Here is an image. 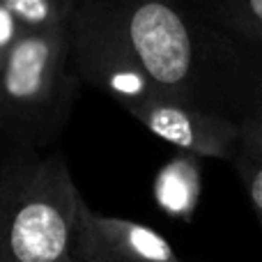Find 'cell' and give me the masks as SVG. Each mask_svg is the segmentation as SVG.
Segmentation results:
<instances>
[{"mask_svg": "<svg viewBox=\"0 0 262 262\" xmlns=\"http://www.w3.org/2000/svg\"><path fill=\"white\" fill-rule=\"evenodd\" d=\"M69 30L131 62L159 95L239 120L262 97V53L177 0H81Z\"/></svg>", "mask_w": 262, "mask_h": 262, "instance_id": "6da1fadb", "label": "cell"}, {"mask_svg": "<svg viewBox=\"0 0 262 262\" xmlns=\"http://www.w3.org/2000/svg\"><path fill=\"white\" fill-rule=\"evenodd\" d=\"M81 200L60 152L12 147L0 157V262H81Z\"/></svg>", "mask_w": 262, "mask_h": 262, "instance_id": "7a4b0ae2", "label": "cell"}, {"mask_svg": "<svg viewBox=\"0 0 262 262\" xmlns=\"http://www.w3.org/2000/svg\"><path fill=\"white\" fill-rule=\"evenodd\" d=\"M69 23L26 30L0 62V140L9 147L51 149L67 127L81 83Z\"/></svg>", "mask_w": 262, "mask_h": 262, "instance_id": "3957f363", "label": "cell"}, {"mask_svg": "<svg viewBox=\"0 0 262 262\" xmlns=\"http://www.w3.org/2000/svg\"><path fill=\"white\" fill-rule=\"evenodd\" d=\"M124 111L180 152L230 163L239 154V124L216 111L168 95L145 97L129 104Z\"/></svg>", "mask_w": 262, "mask_h": 262, "instance_id": "277c9868", "label": "cell"}, {"mask_svg": "<svg viewBox=\"0 0 262 262\" xmlns=\"http://www.w3.org/2000/svg\"><path fill=\"white\" fill-rule=\"evenodd\" d=\"M81 262H184L170 242L145 223L99 214L81 200L78 207Z\"/></svg>", "mask_w": 262, "mask_h": 262, "instance_id": "5b68a950", "label": "cell"}, {"mask_svg": "<svg viewBox=\"0 0 262 262\" xmlns=\"http://www.w3.org/2000/svg\"><path fill=\"white\" fill-rule=\"evenodd\" d=\"M203 191V166L200 157L180 152L154 177V200L177 221H191L200 203Z\"/></svg>", "mask_w": 262, "mask_h": 262, "instance_id": "8992f818", "label": "cell"}, {"mask_svg": "<svg viewBox=\"0 0 262 262\" xmlns=\"http://www.w3.org/2000/svg\"><path fill=\"white\" fill-rule=\"evenodd\" d=\"M209 21L228 35L262 46V0H200Z\"/></svg>", "mask_w": 262, "mask_h": 262, "instance_id": "52a82bcc", "label": "cell"}, {"mask_svg": "<svg viewBox=\"0 0 262 262\" xmlns=\"http://www.w3.org/2000/svg\"><path fill=\"white\" fill-rule=\"evenodd\" d=\"M26 30L69 23L81 0H0Z\"/></svg>", "mask_w": 262, "mask_h": 262, "instance_id": "ba28073f", "label": "cell"}, {"mask_svg": "<svg viewBox=\"0 0 262 262\" xmlns=\"http://www.w3.org/2000/svg\"><path fill=\"white\" fill-rule=\"evenodd\" d=\"M237 124H239V154L262 161V97L246 106Z\"/></svg>", "mask_w": 262, "mask_h": 262, "instance_id": "9c48e42d", "label": "cell"}, {"mask_svg": "<svg viewBox=\"0 0 262 262\" xmlns=\"http://www.w3.org/2000/svg\"><path fill=\"white\" fill-rule=\"evenodd\" d=\"M232 166H235L237 175H239L242 184H244V191L249 195V203L253 207V214L262 230V161H255V159L246 157V154H237Z\"/></svg>", "mask_w": 262, "mask_h": 262, "instance_id": "30bf717a", "label": "cell"}, {"mask_svg": "<svg viewBox=\"0 0 262 262\" xmlns=\"http://www.w3.org/2000/svg\"><path fill=\"white\" fill-rule=\"evenodd\" d=\"M23 32H26V28H23L21 23L16 21V16L0 3V62L5 60V55L9 53V49L16 44L18 37H21Z\"/></svg>", "mask_w": 262, "mask_h": 262, "instance_id": "8fae6325", "label": "cell"}, {"mask_svg": "<svg viewBox=\"0 0 262 262\" xmlns=\"http://www.w3.org/2000/svg\"><path fill=\"white\" fill-rule=\"evenodd\" d=\"M9 149H12V147H9L7 143H3V140H0V157H5V154H7Z\"/></svg>", "mask_w": 262, "mask_h": 262, "instance_id": "7c38bea8", "label": "cell"}, {"mask_svg": "<svg viewBox=\"0 0 262 262\" xmlns=\"http://www.w3.org/2000/svg\"><path fill=\"white\" fill-rule=\"evenodd\" d=\"M258 49H260V53H262V46H258Z\"/></svg>", "mask_w": 262, "mask_h": 262, "instance_id": "4fadbf2b", "label": "cell"}]
</instances>
